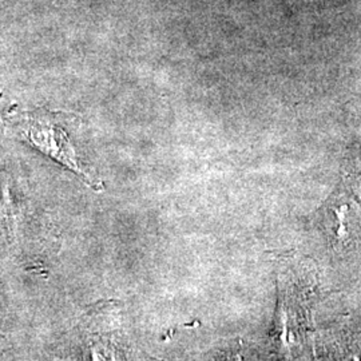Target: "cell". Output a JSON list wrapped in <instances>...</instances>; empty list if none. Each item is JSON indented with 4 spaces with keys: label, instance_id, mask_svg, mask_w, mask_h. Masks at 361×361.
Returning a JSON list of instances; mask_svg holds the SVG:
<instances>
[{
    "label": "cell",
    "instance_id": "6da1fadb",
    "mask_svg": "<svg viewBox=\"0 0 361 361\" xmlns=\"http://www.w3.org/2000/svg\"><path fill=\"white\" fill-rule=\"evenodd\" d=\"M26 137L40 152L50 155L79 176H83V178L87 177V173L82 168L77 152L68 141L65 130L58 128L50 121L31 119L27 126Z\"/></svg>",
    "mask_w": 361,
    "mask_h": 361
}]
</instances>
